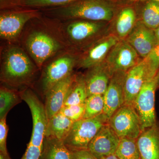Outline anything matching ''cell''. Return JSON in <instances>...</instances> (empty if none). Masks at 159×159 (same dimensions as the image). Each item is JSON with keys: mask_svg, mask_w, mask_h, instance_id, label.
I'll return each mask as SVG.
<instances>
[{"mask_svg": "<svg viewBox=\"0 0 159 159\" xmlns=\"http://www.w3.org/2000/svg\"><path fill=\"white\" fill-rule=\"evenodd\" d=\"M34 65L19 48L12 47L6 51L1 70V79L11 86L27 84L34 77Z\"/></svg>", "mask_w": 159, "mask_h": 159, "instance_id": "cell-2", "label": "cell"}, {"mask_svg": "<svg viewBox=\"0 0 159 159\" xmlns=\"http://www.w3.org/2000/svg\"><path fill=\"white\" fill-rule=\"evenodd\" d=\"M126 72L118 71L113 74L108 87L103 95V113L109 119L114 113L125 103L124 83Z\"/></svg>", "mask_w": 159, "mask_h": 159, "instance_id": "cell-11", "label": "cell"}, {"mask_svg": "<svg viewBox=\"0 0 159 159\" xmlns=\"http://www.w3.org/2000/svg\"><path fill=\"white\" fill-rule=\"evenodd\" d=\"M0 3L1 9L2 10L15 9L22 6L21 0H0Z\"/></svg>", "mask_w": 159, "mask_h": 159, "instance_id": "cell-34", "label": "cell"}, {"mask_svg": "<svg viewBox=\"0 0 159 159\" xmlns=\"http://www.w3.org/2000/svg\"><path fill=\"white\" fill-rule=\"evenodd\" d=\"M38 10L20 9L3 10L0 16V35L8 40L15 39L29 20L39 16Z\"/></svg>", "mask_w": 159, "mask_h": 159, "instance_id": "cell-7", "label": "cell"}, {"mask_svg": "<svg viewBox=\"0 0 159 159\" xmlns=\"http://www.w3.org/2000/svg\"><path fill=\"white\" fill-rule=\"evenodd\" d=\"M74 123L59 112L48 120L44 138H53L63 142Z\"/></svg>", "mask_w": 159, "mask_h": 159, "instance_id": "cell-20", "label": "cell"}, {"mask_svg": "<svg viewBox=\"0 0 159 159\" xmlns=\"http://www.w3.org/2000/svg\"><path fill=\"white\" fill-rule=\"evenodd\" d=\"M105 22L84 20L72 22L67 26V32L72 40L82 42L98 35L106 27Z\"/></svg>", "mask_w": 159, "mask_h": 159, "instance_id": "cell-19", "label": "cell"}, {"mask_svg": "<svg viewBox=\"0 0 159 159\" xmlns=\"http://www.w3.org/2000/svg\"><path fill=\"white\" fill-rule=\"evenodd\" d=\"M85 103L77 105L64 106L60 112L74 122L83 119Z\"/></svg>", "mask_w": 159, "mask_h": 159, "instance_id": "cell-29", "label": "cell"}, {"mask_svg": "<svg viewBox=\"0 0 159 159\" xmlns=\"http://www.w3.org/2000/svg\"><path fill=\"white\" fill-rule=\"evenodd\" d=\"M143 59L147 65L149 79L154 78L159 70V44Z\"/></svg>", "mask_w": 159, "mask_h": 159, "instance_id": "cell-30", "label": "cell"}, {"mask_svg": "<svg viewBox=\"0 0 159 159\" xmlns=\"http://www.w3.org/2000/svg\"><path fill=\"white\" fill-rule=\"evenodd\" d=\"M75 63L74 57L65 55L57 58L48 66L42 79V90L44 96L56 84L73 74Z\"/></svg>", "mask_w": 159, "mask_h": 159, "instance_id": "cell-10", "label": "cell"}, {"mask_svg": "<svg viewBox=\"0 0 159 159\" xmlns=\"http://www.w3.org/2000/svg\"><path fill=\"white\" fill-rule=\"evenodd\" d=\"M79 0H21L22 7L49 8L68 5Z\"/></svg>", "mask_w": 159, "mask_h": 159, "instance_id": "cell-28", "label": "cell"}, {"mask_svg": "<svg viewBox=\"0 0 159 159\" xmlns=\"http://www.w3.org/2000/svg\"><path fill=\"white\" fill-rule=\"evenodd\" d=\"M108 121V118L102 113L94 118L83 119L74 122L64 140L65 145L70 151L87 149L90 142Z\"/></svg>", "mask_w": 159, "mask_h": 159, "instance_id": "cell-3", "label": "cell"}, {"mask_svg": "<svg viewBox=\"0 0 159 159\" xmlns=\"http://www.w3.org/2000/svg\"><path fill=\"white\" fill-rule=\"evenodd\" d=\"M88 97L87 90L84 75L76 76L67 95L64 106L85 103Z\"/></svg>", "mask_w": 159, "mask_h": 159, "instance_id": "cell-23", "label": "cell"}, {"mask_svg": "<svg viewBox=\"0 0 159 159\" xmlns=\"http://www.w3.org/2000/svg\"><path fill=\"white\" fill-rule=\"evenodd\" d=\"M20 94L22 99L29 106L32 115L33 129L30 142L33 145L43 147L48 123L45 104L30 89L21 91Z\"/></svg>", "mask_w": 159, "mask_h": 159, "instance_id": "cell-5", "label": "cell"}, {"mask_svg": "<svg viewBox=\"0 0 159 159\" xmlns=\"http://www.w3.org/2000/svg\"><path fill=\"white\" fill-rule=\"evenodd\" d=\"M149 80L148 68L144 59L129 70L124 83V104L133 106L142 87Z\"/></svg>", "mask_w": 159, "mask_h": 159, "instance_id": "cell-14", "label": "cell"}, {"mask_svg": "<svg viewBox=\"0 0 159 159\" xmlns=\"http://www.w3.org/2000/svg\"><path fill=\"white\" fill-rule=\"evenodd\" d=\"M104 100L103 95L95 94L89 96L85 102L83 119L94 118L103 113Z\"/></svg>", "mask_w": 159, "mask_h": 159, "instance_id": "cell-27", "label": "cell"}, {"mask_svg": "<svg viewBox=\"0 0 159 159\" xmlns=\"http://www.w3.org/2000/svg\"><path fill=\"white\" fill-rule=\"evenodd\" d=\"M142 59H145L157 46L154 31L138 20L125 39Z\"/></svg>", "mask_w": 159, "mask_h": 159, "instance_id": "cell-12", "label": "cell"}, {"mask_svg": "<svg viewBox=\"0 0 159 159\" xmlns=\"http://www.w3.org/2000/svg\"><path fill=\"white\" fill-rule=\"evenodd\" d=\"M70 159H99L88 149L70 151Z\"/></svg>", "mask_w": 159, "mask_h": 159, "instance_id": "cell-33", "label": "cell"}, {"mask_svg": "<svg viewBox=\"0 0 159 159\" xmlns=\"http://www.w3.org/2000/svg\"><path fill=\"white\" fill-rule=\"evenodd\" d=\"M26 47L38 66L55 54L60 48L59 43L48 34L40 31L31 33L26 41Z\"/></svg>", "mask_w": 159, "mask_h": 159, "instance_id": "cell-9", "label": "cell"}, {"mask_svg": "<svg viewBox=\"0 0 159 159\" xmlns=\"http://www.w3.org/2000/svg\"><path fill=\"white\" fill-rule=\"evenodd\" d=\"M8 125L6 124V119L0 120V152L8 153L6 147V139L8 134Z\"/></svg>", "mask_w": 159, "mask_h": 159, "instance_id": "cell-31", "label": "cell"}, {"mask_svg": "<svg viewBox=\"0 0 159 159\" xmlns=\"http://www.w3.org/2000/svg\"><path fill=\"white\" fill-rule=\"evenodd\" d=\"M142 60L126 40L121 39L110 51L105 61L113 74L127 72Z\"/></svg>", "mask_w": 159, "mask_h": 159, "instance_id": "cell-8", "label": "cell"}, {"mask_svg": "<svg viewBox=\"0 0 159 159\" xmlns=\"http://www.w3.org/2000/svg\"><path fill=\"white\" fill-rule=\"evenodd\" d=\"M40 159H70V152L63 141L44 138Z\"/></svg>", "mask_w": 159, "mask_h": 159, "instance_id": "cell-22", "label": "cell"}, {"mask_svg": "<svg viewBox=\"0 0 159 159\" xmlns=\"http://www.w3.org/2000/svg\"><path fill=\"white\" fill-rule=\"evenodd\" d=\"M155 78L156 79L157 88L158 89L159 88V70L157 73Z\"/></svg>", "mask_w": 159, "mask_h": 159, "instance_id": "cell-38", "label": "cell"}, {"mask_svg": "<svg viewBox=\"0 0 159 159\" xmlns=\"http://www.w3.org/2000/svg\"><path fill=\"white\" fill-rule=\"evenodd\" d=\"M130 2H146L148 1H156V2H159V0H129Z\"/></svg>", "mask_w": 159, "mask_h": 159, "instance_id": "cell-39", "label": "cell"}, {"mask_svg": "<svg viewBox=\"0 0 159 159\" xmlns=\"http://www.w3.org/2000/svg\"><path fill=\"white\" fill-rule=\"evenodd\" d=\"M0 159H11L9 157V153H4L0 152Z\"/></svg>", "mask_w": 159, "mask_h": 159, "instance_id": "cell-35", "label": "cell"}, {"mask_svg": "<svg viewBox=\"0 0 159 159\" xmlns=\"http://www.w3.org/2000/svg\"><path fill=\"white\" fill-rule=\"evenodd\" d=\"M112 75L105 61L88 69L84 75L88 97L95 94L104 95Z\"/></svg>", "mask_w": 159, "mask_h": 159, "instance_id": "cell-17", "label": "cell"}, {"mask_svg": "<svg viewBox=\"0 0 159 159\" xmlns=\"http://www.w3.org/2000/svg\"><path fill=\"white\" fill-rule=\"evenodd\" d=\"M20 92L6 87L0 89V120L6 119L11 108L21 102Z\"/></svg>", "mask_w": 159, "mask_h": 159, "instance_id": "cell-24", "label": "cell"}, {"mask_svg": "<svg viewBox=\"0 0 159 159\" xmlns=\"http://www.w3.org/2000/svg\"><path fill=\"white\" fill-rule=\"evenodd\" d=\"M119 40L113 33L103 36L97 40L80 60V67L88 69L105 61L110 51Z\"/></svg>", "mask_w": 159, "mask_h": 159, "instance_id": "cell-15", "label": "cell"}, {"mask_svg": "<svg viewBox=\"0 0 159 159\" xmlns=\"http://www.w3.org/2000/svg\"><path fill=\"white\" fill-rule=\"evenodd\" d=\"M43 147L33 145L29 142L25 152L21 159H40Z\"/></svg>", "mask_w": 159, "mask_h": 159, "instance_id": "cell-32", "label": "cell"}, {"mask_svg": "<svg viewBox=\"0 0 159 159\" xmlns=\"http://www.w3.org/2000/svg\"><path fill=\"white\" fill-rule=\"evenodd\" d=\"M120 140L108 123L94 137L87 149L98 159H102L115 154Z\"/></svg>", "mask_w": 159, "mask_h": 159, "instance_id": "cell-13", "label": "cell"}, {"mask_svg": "<svg viewBox=\"0 0 159 159\" xmlns=\"http://www.w3.org/2000/svg\"><path fill=\"white\" fill-rule=\"evenodd\" d=\"M137 140L141 159H159V122L144 129Z\"/></svg>", "mask_w": 159, "mask_h": 159, "instance_id": "cell-18", "label": "cell"}, {"mask_svg": "<svg viewBox=\"0 0 159 159\" xmlns=\"http://www.w3.org/2000/svg\"><path fill=\"white\" fill-rule=\"evenodd\" d=\"M47 9L49 14L68 19L110 22L114 16L113 6L107 0H79L65 6Z\"/></svg>", "mask_w": 159, "mask_h": 159, "instance_id": "cell-1", "label": "cell"}, {"mask_svg": "<svg viewBox=\"0 0 159 159\" xmlns=\"http://www.w3.org/2000/svg\"><path fill=\"white\" fill-rule=\"evenodd\" d=\"M146 2L140 21L149 29L155 30L159 27V2L154 1Z\"/></svg>", "mask_w": 159, "mask_h": 159, "instance_id": "cell-25", "label": "cell"}, {"mask_svg": "<svg viewBox=\"0 0 159 159\" xmlns=\"http://www.w3.org/2000/svg\"><path fill=\"white\" fill-rule=\"evenodd\" d=\"M108 124L120 139H137L142 132L139 116L134 107L124 104L109 119Z\"/></svg>", "mask_w": 159, "mask_h": 159, "instance_id": "cell-4", "label": "cell"}, {"mask_svg": "<svg viewBox=\"0 0 159 159\" xmlns=\"http://www.w3.org/2000/svg\"><path fill=\"white\" fill-rule=\"evenodd\" d=\"M157 89L155 77L149 80L142 87L134 102L133 107L139 116L142 131L157 122L155 101Z\"/></svg>", "mask_w": 159, "mask_h": 159, "instance_id": "cell-6", "label": "cell"}, {"mask_svg": "<svg viewBox=\"0 0 159 159\" xmlns=\"http://www.w3.org/2000/svg\"><path fill=\"white\" fill-rule=\"evenodd\" d=\"M76 77V75L71 74L56 84L46 93L44 104L48 121L59 113L64 106L67 95Z\"/></svg>", "mask_w": 159, "mask_h": 159, "instance_id": "cell-16", "label": "cell"}, {"mask_svg": "<svg viewBox=\"0 0 159 159\" xmlns=\"http://www.w3.org/2000/svg\"><path fill=\"white\" fill-rule=\"evenodd\" d=\"M137 21L136 15L133 9L130 7L124 8L119 12L116 19L113 33L119 39H125Z\"/></svg>", "mask_w": 159, "mask_h": 159, "instance_id": "cell-21", "label": "cell"}, {"mask_svg": "<svg viewBox=\"0 0 159 159\" xmlns=\"http://www.w3.org/2000/svg\"><path fill=\"white\" fill-rule=\"evenodd\" d=\"M102 159H119L115 154L111 155L109 156L105 157Z\"/></svg>", "mask_w": 159, "mask_h": 159, "instance_id": "cell-37", "label": "cell"}, {"mask_svg": "<svg viewBox=\"0 0 159 159\" xmlns=\"http://www.w3.org/2000/svg\"><path fill=\"white\" fill-rule=\"evenodd\" d=\"M154 31L155 34L156 38L157 44V45L159 44V27Z\"/></svg>", "mask_w": 159, "mask_h": 159, "instance_id": "cell-36", "label": "cell"}, {"mask_svg": "<svg viewBox=\"0 0 159 159\" xmlns=\"http://www.w3.org/2000/svg\"><path fill=\"white\" fill-rule=\"evenodd\" d=\"M137 139H120L115 154L119 159H141Z\"/></svg>", "mask_w": 159, "mask_h": 159, "instance_id": "cell-26", "label": "cell"}]
</instances>
